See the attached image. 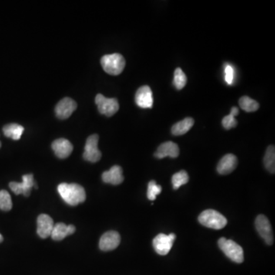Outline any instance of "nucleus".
I'll return each instance as SVG.
<instances>
[{
  "label": "nucleus",
  "mask_w": 275,
  "mask_h": 275,
  "mask_svg": "<svg viewBox=\"0 0 275 275\" xmlns=\"http://www.w3.org/2000/svg\"><path fill=\"white\" fill-rule=\"evenodd\" d=\"M58 193L61 197L71 206H77L86 199V191L81 185L77 183H62L58 186Z\"/></svg>",
  "instance_id": "f257e3e1"
},
{
  "label": "nucleus",
  "mask_w": 275,
  "mask_h": 275,
  "mask_svg": "<svg viewBox=\"0 0 275 275\" xmlns=\"http://www.w3.org/2000/svg\"><path fill=\"white\" fill-rule=\"evenodd\" d=\"M199 223L209 229H223L227 224V219L224 216L213 209H206L203 211L198 217Z\"/></svg>",
  "instance_id": "f03ea898"
},
{
  "label": "nucleus",
  "mask_w": 275,
  "mask_h": 275,
  "mask_svg": "<svg viewBox=\"0 0 275 275\" xmlns=\"http://www.w3.org/2000/svg\"><path fill=\"white\" fill-rule=\"evenodd\" d=\"M101 65L105 72L113 76H117L120 75L125 68V58L118 53L106 55L101 58Z\"/></svg>",
  "instance_id": "7ed1b4c3"
},
{
  "label": "nucleus",
  "mask_w": 275,
  "mask_h": 275,
  "mask_svg": "<svg viewBox=\"0 0 275 275\" xmlns=\"http://www.w3.org/2000/svg\"><path fill=\"white\" fill-rule=\"evenodd\" d=\"M219 249L224 252L225 255L232 262L242 263L244 261L243 249L234 241L221 238L218 241Z\"/></svg>",
  "instance_id": "20e7f679"
},
{
  "label": "nucleus",
  "mask_w": 275,
  "mask_h": 275,
  "mask_svg": "<svg viewBox=\"0 0 275 275\" xmlns=\"http://www.w3.org/2000/svg\"><path fill=\"white\" fill-rule=\"evenodd\" d=\"M98 110L102 115L112 116L118 112L119 109V102L115 98H106L102 94H97L95 99Z\"/></svg>",
  "instance_id": "39448f33"
},
{
  "label": "nucleus",
  "mask_w": 275,
  "mask_h": 275,
  "mask_svg": "<svg viewBox=\"0 0 275 275\" xmlns=\"http://www.w3.org/2000/svg\"><path fill=\"white\" fill-rule=\"evenodd\" d=\"M98 142H99V136L97 135H91L87 139L84 155H83L85 160L92 163H96L100 160L102 154L98 149Z\"/></svg>",
  "instance_id": "423d86ee"
},
{
  "label": "nucleus",
  "mask_w": 275,
  "mask_h": 275,
  "mask_svg": "<svg viewBox=\"0 0 275 275\" xmlns=\"http://www.w3.org/2000/svg\"><path fill=\"white\" fill-rule=\"evenodd\" d=\"M176 239V235L171 233L170 235L159 234L153 239V247L155 252L160 256H166L169 253L174 242Z\"/></svg>",
  "instance_id": "0eeeda50"
},
{
  "label": "nucleus",
  "mask_w": 275,
  "mask_h": 275,
  "mask_svg": "<svg viewBox=\"0 0 275 275\" xmlns=\"http://www.w3.org/2000/svg\"><path fill=\"white\" fill-rule=\"evenodd\" d=\"M256 227L261 237L266 244L272 246L274 243V235L270 221L264 215H259L256 219Z\"/></svg>",
  "instance_id": "6e6552de"
},
{
  "label": "nucleus",
  "mask_w": 275,
  "mask_h": 275,
  "mask_svg": "<svg viewBox=\"0 0 275 275\" xmlns=\"http://www.w3.org/2000/svg\"><path fill=\"white\" fill-rule=\"evenodd\" d=\"M10 189L16 195L23 194L25 196H28L31 193V189L37 188L34 181L33 175H25L22 177V183L18 182H11L9 183Z\"/></svg>",
  "instance_id": "1a4fd4ad"
},
{
  "label": "nucleus",
  "mask_w": 275,
  "mask_h": 275,
  "mask_svg": "<svg viewBox=\"0 0 275 275\" xmlns=\"http://www.w3.org/2000/svg\"><path fill=\"white\" fill-rule=\"evenodd\" d=\"M121 237L119 232L109 231L102 235L99 240V249L103 252H109L116 249L120 244Z\"/></svg>",
  "instance_id": "9d476101"
},
{
  "label": "nucleus",
  "mask_w": 275,
  "mask_h": 275,
  "mask_svg": "<svg viewBox=\"0 0 275 275\" xmlns=\"http://www.w3.org/2000/svg\"><path fill=\"white\" fill-rule=\"evenodd\" d=\"M77 102L71 98H64L61 99L55 107L57 117L60 119H66L69 118L73 112L76 110Z\"/></svg>",
  "instance_id": "9b49d317"
},
{
  "label": "nucleus",
  "mask_w": 275,
  "mask_h": 275,
  "mask_svg": "<svg viewBox=\"0 0 275 275\" xmlns=\"http://www.w3.org/2000/svg\"><path fill=\"white\" fill-rule=\"evenodd\" d=\"M135 102L142 109H151L153 106V94L149 86H142L135 93Z\"/></svg>",
  "instance_id": "f8f14e48"
},
{
  "label": "nucleus",
  "mask_w": 275,
  "mask_h": 275,
  "mask_svg": "<svg viewBox=\"0 0 275 275\" xmlns=\"http://www.w3.org/2000/svg\"><path fill=\"white\" fill-rule=\"evenodd\" d=\"M37 233L42 239H47L51 236L55 223L51 216L41 214L37 219Z\"/></svg>",
  "instance_id": "ddd939ff"
},
{
  "label": "nucleus",
  "mask_w": 275,
  "mask_h": 275,
  "mask_svg": "<svg viewBox=\"0 0 275 275\" xmlns=\"http://www.w3.org/2000/svg\"><path fill=\"white\" fill-rule=\"evenodd\" d=\"M179 147L176 143L173 142H167L158 147L155 153V156L158 159H162L166 157L176 158L179 156Z\"/></svg>",
  "instance_id": "4468645a"
},
{
  "label": "nucleus",
  "mask_w": 275,
  "mask_h": 275,
  "mask_svg": "<svg viewBox=\"0 0 275 275\" xmlns=\"http://www.w3.org/2000/svg\"><path fill=\"white\" fill-rule=\"evenodd\" d=\"M238 165L236 156L232 154H228L221 158L217 165V172L220 175H226L232 173Z\"/></svg>",
  "instance_id": "2eb2a0df"
},
{
  "label": "nucleus",
  "mask_w": 275,
  "mask_h": 275,
  "mask_svg": "<svg viewBox=\"0 0 275 275\" xmlns=\"http://www.w3.org/2000/svg\"><path fill=\"white\" fill-rule=\"evenodd\" d=\"M51 147L56 156L61 159L68 158L73 152L72 144L66 139H57Z\"/></svg>",
  "instance_id": "dca6fc26"
},
{
  "label": "nucleus",
  "mask_w": 275,
  "mask_h": 275,
  "mask_svg": "<svg viewBox=\"0 0 275 275\" xmlns=\"http://www.w3.org/2000/svg\"><path fill=\"white\" fill-rule=\"evenodd\" d=\"M102 182L112 185H119L124 181L122 169L119 165H115L109 171L104 172L102 175Z\"/></svg>",
  "instance_id": "f3484780"
},
{
  "label": "nucleus",
  "mask_w": 275,
  "mask_h": 275,
  "mask_svg": "<svg viewBox=\"0 0 275 275\" xmlns=\"http://www.w3.org/2000/svg\"><path fill=\"white\" fill-rule=\"evenodd\" d=\"M75 231H76V227L74 225L67 226L65 223H57L54 226L51 236L54 240L61 241L67 236L74 234Z\"/></svg>",
  "instance_id": "a211bd4d"
},
{
  "label": "nucleus",
  "mask_w": 275,
  "mask_h": 275,
  "mask_svg": "<svg viewBox=\"0 0 275 275\" xmlns=\"http://www.w3.org/2000/svg\"><path fill=\"white\" fill-rule=\"evenodd\" d=\"M193 124H194V120L192 118H186L182 121H180L172 127V134L175 135H184L191 129Z\"/></svg>",
  "instance_id": "6ab92c4d"
},
{
  "label": "nucleus",
  "mask_w": 275,
  "mask_h": 275,
  "mask_svg": "<svg viewBox=\"0 0 275 275\" xmlns=\"http://www.w3.org/2000/svg\"><path fill=\"white\" fill-rule=\"evenodd\" d=\"M24 132V127L18 124L12 123L3 127V133L13 140H19Z\"/></svg>",
  "instance_id": "aec40b11"
},
{
  "label": "nucleus",
  "mask_w": 275,
  "mask_h": 275,
  "mask_svg": "<svg viewBox=\"0 0 275 275\" xmlns=\"http://www.w3.org/2000/svg\"><path fill=\"white\" fill-rule=\"evenodd\" d=\"M264 164L270 173H275V149L274 145H270L266 150V155L264 158Z\"/></svg>",
  "instance_id": "412c9836"
},
{
  "label": "nucleus",
  "mask_w": 275,
  "mask_h": 275,
  "mask_svg": "<svg viewBox=\"0 0 275 275\" xmlns=\"http://www.w3.org/2000/svg\"><path fill=\"white\" fill-rule=\"evenodd\" d=\"M239 105L243 110L248 112H255L259 108V104L255 99H251L249 96H242L239 99Z\"/></svg>",
  "instance_id": "4be33fe9"
},
{
  "label": "nucleus",
  "mask_w": 275,
  "mask_h": 275,
  "mask_svg": "<svg viewBox=\"0 0 275 275\" xmlns=\"http://www.w3.org/2000/svg\"><path fill=\"white\" fill-rule=\"evenodd\" d=\"M239 110L237 107H232L231 109L230 114L223 118L222 123H223L225 129L229 130V129L235 128L237 125V120L235 117L239 114Z\"/></svg>",
  "instance_id": "5701e85b"
},
{
  "label": "nucleus",
  "mask_w": 275,
  "mask_h": 275,
  "mask_svg": "<svg viewBox=\"0 0 275 275\" xmlns=\"http://www.w3.org/2000/svg\"><path fill=\"white\" fill-rule=\"evenodd\" d=\"M189 181V176L186 171H181L178 173L175 174L172 177V184L175 189H178V188L186 184Z\"/></svg>",
  "instance_id": "b1692460"
},
{
  "label": "nucleus",
  "mask_w": 275,
  "mask_h": 275,
  "mask_svg": "<svg viewBox=\"0 0 275 275\" xmlns=\"http://www.w3.org/2000/svg\"><path fill=\"white\" fill-rule=\"evenodd\" d=\"M186 81H187V78L183 71L181 68H177L174 75V85L176 89H183L186 86Z\"/></svg>",
  "instance_id": "393cba45"
},
{
  "label": "nucleus",
  "mask_w": 275,
  "mask_h": 275,
  "mask_svg": "<svg viewBox=\"0 0 275 275\" xmlns=\"http://www.w3.org/2000/svg\"><path fill=\"white\" fill-rule=\"evenodd\" d=\"M12 207V198L9 193L5 189L0 190V209L3 211H9Z\"/></svg>",
  "instance_id": "a878e982"
},
{
  "label": "nucleus",
  "mask_w": 275,
  "mask_h": 275,
  "mask_svg": "<svg viewBox=\"0 0 275 275\" xmlns=\"http://www.w3.org/2000/svg\"><path fill=\"white\" fill-rule=\"evenodd\" d=\"M162 187L160 185L157 184L155 181H151L148 185V192H147V196L150 200H155L156 199L157 196L160 194L162 192Z\"/></svg>",
  "instance_id": "bb28decb"
},
{
  "label": "nucleus",
  "mask_w": 275,
  "mask_h": 275,
  "mask_svg": "<svg viewBox=\"0 0 275 275\" xmlns=\"http://www.w3.org/2000/svg\"><path fill=\"white\" fill-rule=\"evenodd\" d=\"M235 71L233 67L227 65L225 67V81L229 85H232L234 81Z\"/></svg>",
  "instance_id": "cd10ccee"
},
{
  "label": "nucleus",
  "mask_w": 275,
  "mask_h": 275,
  "mask_svg": "<svg viewBox=\"0 0 275 275\" xmlns=\"http://www.w3.org/2000/svg\"><path fill=\"white\" fill-rule=\"evenodd\" d=\"M3 241V237H2V235L0 234V243Z\"/></svg>",
  "instance_id": "c85d7f7f"
},
{
  "label": "nucleus",
  "mask_w": 275,
  "mask_h": 275,
  "mask_svg": "<svg viewBox=\"0 0 275 275\" xmlns=\"http://www.w3.org/2000/svg\"><path fill=\"white\" fill-rule=\"evenodd\" d=\"M0 147H1V142H0Z\"/></svg>",
  "instance_id": "c756f323"
}]
</instances>
